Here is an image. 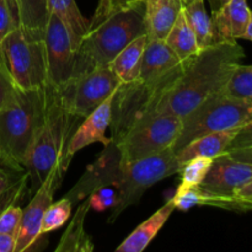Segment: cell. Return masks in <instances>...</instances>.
<instances>
[{
  "label": "cell",
  "instance_id": "12",
  "mask_svg": "<svg viewBox=\"0 0 252 252\" xmlns=\"http://www.w3.org/2000/svg\"><path fill=\"white\" fill-rule=\"evenodd\" d=\"M43 39L48 66V83L56 86L66 85L73 78L75 51L68 30L56 15H49Z\"/></svg>",
  "mask_w": 252,
  "mask_h": 252
},
{
  "label": "cell",
  "instance_id": "11",
  "mask_svg": "<svg viewBox=\"0 0 252 252\" xmlns=\"http://www.w3.org/2000/svg\"><path fill=\"white\" fill-rule=\"evenodd\" d=\"M122 81L110 65L97 66L68 84L69 101L74 112L85 118L121 86Z\"/></svg>",
  "mask_w": 252,
  "mask_h": 252
},
{
  "label": "cell",
  "instance_id": "30",
  "mask_svg": "<svg viewBox=\"0 0 252 252\" xmlns=\"http://www.w3.org/2000/svg\"><path fill=\"white\" fill-rule=\"evenodd\" d=\"M90 199V208L97 212H103L106 209H112L120 202V194L118 191L111 185H105L94 189L89 194Z\"/></svg>",
  "mask_w": 252,
  "mask_h": 252
},
{
  "label": "cell",
  "instance_id": "33",
  "mask_svg": "<svg viewBox=\"0 0 252 252\" xmlns=\"http://www.w3.org/2000/svg\"><path fill=\"white\" fill-rule=\"evenodd\" d=\"M17 26H19V19H17L15 1L0 0V43Z\"/></svg>",
  "mask_w": 252,
  "mask_h": 252
},
{
  "label": "cell",
  "instance_id": "25",
  "mask_svg": "<svg viewBox=\"0 0 252 252\" xmlns=\"http://www.w3.org/2000/svg\"><path fill=\"white\" fill-rule=\"evenodd\" d=\"M185 17L196 36L199 49H204L213 43V26L211 16L207 14L204 0H198L192 4L184 5Z\"/></svg>",
  "mask_w": 252,
  "mask_h": 252
},
{
  "label": "cell",
  "instance_id": "41",
  "mask_svg": "<svg viewBox=\"0 0 252 252\" xmlns=\"http://www.w3.org/2000/svg\"><path fill=\"white\" fill-rule=\"evenodd\" d=\"M209 4H211L212 11H216V10L220 9L223 5H225L229 0H208Z\"/></svg>",
  "mask_w": 252,
  "mask_h": 252
},
{
  "label": "cell",
  "instance_id": "26",
  "mask_svg": "<svg viewBox=\"0 0 252 252\" xmlns=\"http://www.w3.org/2000/svg\"><path fill=\"white\" fill-rule=\"evenodd\" d=\"M71 207H73V202L66 196L62 198L61 201L57 202V203L52 202L51 206L44 212L43 219H42V235L51 233V231L59 229L62 225H64L69 219V217H70Z\"/></svg>",
  "mask_w": 252,
  "mask_h": 252
},
{
  "label": "cell",
  "instance_id": "18",
  "mask_svg": "<svg viewBox=\"0 0 252 252\" xmlns=\"http://www.w3.org/2000/svg\"><path fill=\"white\" fill-rule=\"evenodd\" d=\"M182 63L165 39H148L140 65L139 80H150Z\"/></svg>",
  "mask_w": 252,
  "mask_h": 252
},
{
  "label": "cell",
  "instance_id": "35",
  "mask_svg": "<svg viewBox=\"0 0 252 252\" xmlns=\"http://www.w3.org/2000/svg\"><path fill=\"white\" fill-rule=\"evenodd\" d=\"M17 90H19V88L15 85L12 79L10 78L6 69L4 68L2 64H0V111L12 102V100L16 96Z\"/></svg>",
  "mask_w": 252,
  "mask_h": 252
},
{
  "label": "cell",
  "instance_id": "13",
  "mask_svg": "<svg viewBox=\"0 0 252 252\" xmlns=\"http://www.w3.org/2000/svg\"><path fill=\"white\" fill-rule=\"evenodd\" d=\"M63 176L57 171H52L46 181L38 187L33 197L22 209L21 221L16 234V246L15 252H25L32 248L42 236L41 226L44 212L53 202V194L61 185Z\"/></svg>",
  "mask_w": 252,
  "mask_h": 252
},
{
  "label": "cell",
  "instance_id": "2",
  "mask_svg": "<svg viewBox=\"0 0 252 252\" xmlns=\"http://www.w3.org/2000/svg\"><path fill=\"white\" fill-rule=\"evenodd\" d=\"M83 120L71 108L68 84L44 85L43 110L25 162L33 193L52 171L64 177L73 159L69 155V144Z\"/></svg>",
  "mask_w": 252,
  "mask_h": 252
},
{
  "label": "cell",
  "instance_id": "6",
  "mask_svg": "<svg viewBox=\"0 0 252 252\" xmlns=\"http://www.w3.org/2000/svg\"><path fill=\"white\" fill-rule=\"evenodd\" d=\"M43 103L44 86L34 90L19 89L12 102L0 111V164L14 171H25Z\"/></svg>",
  "mask_w": 252,
  "mask_h": 252
},
{
  "label": "cell",
  "instance_id": "27",
  "mask_svg": "<svg viewBox=\"0 0 252 252\" xmlns=\"http://www.w3.org/2000/svg\"><path fill=\"white\" fill-rule=\"evenodd\" d=\"M223 91L233 97L252 100V65L239 64Z\"/></svg>",
  "mask_w": 252,
  "mask_h": 252
},
{
  "label": "cell",
  "instance_id": "22",
  "mask_svg": "<svg viewBox=\"0 0 252 252\" xmlns=\"http://www.w3.org/2000/svg\"><path fill=\"white\" fill-rule=\"evenodd\" d=\"M90 209V199L86 197V201L79 204L74 218L71 219L70 224L66 228L65 233L61 239V243L57 246L56 251H84L89 252L94 250V245L90 238L85 233L84 229V221L85 217Z\"/></svg>",
  "mask_w": 252,
  "mask_h": 252
},
{
  "label": "cell",
  "instance_id": "14",
  "mask_svg": "<svg viewBox=\"0 0 252 252\" xmlns=\"http://www.w3.org/2000/svg\"><path fill=\"white\" fill-rule=\"evenodd\" d=\"M117 91V90H116ZM116 91L106 98L97 108L93 111L89 116H86L79 127L76 128L75 133L71 137L70 144H69V155L71 158L88 145L94 143H102L103 145H108L111 143V138L106 137V129L111 125V117H112V102L116 95Z\"/></svg>",
  "mask_w": 252,
  "mask_h": 252
},
{
  "label": "cell",
  "instance_id": "3",
  "mask_svg": "<svg viewBox=\"0 0 252 252\" xmlns=\"http://www.w3.org/2000/svg\"><path fill=\"white\" fill-rule=\"evenodd\" d=\"M244 57L245 52L238 42H221L201 49L187 61L170 91L164 113L182 118L207 97L223 91Z\"/></svg>",
  "mask_w": 252,
  "mask_h": 252
},
{
  "label": "cell",
  "instance_id": "7",
  "mask_svg": "<svg viewBox=\"0 0 252 252\" xmlns=\"http://www.w3.org/2000/svg\"><path fill=\"white\" fill-rule=\"evenodd\" d=\"M252 121V100L213 94L181 118V132L172 145L176 154L191 140L213 132L235 129Z\"/></svg>",
  "mask_w": 252,
  "mask_h": 252
},
{
  "label": "cell",
  "instance_id": "36",
  "mask_svg": "<svg viewBox=\"0 0 252 252\" xmlns=\"http://www.w3.org/2000/svg\"><path fill=\"white\" fill-rule=\"evenodd\" d=\"M252 147V121L246 123L245 126L240 127L239 132L236 133L235 138L231 142L228 150L236 149V148H248Z\"/></svg>",
  "mask_w": 252,
  "mask_h": 252
},
{
  "label": "cell",
  "instance_id": "28",
  "mask_svg": "<svg viewBox=\"0 0 252 252\" xmlns=\"http://www.w3.org/2000/svg\"><path fill=\"white\" fill-rule=\"evenodd\" d=\"M145 4V0H100L93 19L89 22L88 31L105 21L112 15L121 11L135 9Z\"/></svg>",
  "mask_w": 252,
  "mask_h": 252
},
{
  "label": "cell",
  "instance_id": "10",
  "mask_svg": "<svg viewBox=\"0 0 252 252\" xmlns=\"http://www.w3.org/2000/svg\"><path fill=\"white\" fill-rule=\"evenodd\" d=\"M252 177V164L231 158L228 153L214 158L204 179L199 184L203 197L202 206L218 207L231 198Z\"/></svg>",
  "mask_w": 252,
  "mask_h": 252
},
{
  "label": "cell",
  "instance_id": "24",
  "mask_svg": "<svg viewBox=\"0 0 252 252\" xmlns=\"http://www.w3.org/2000/svg\"><path fill=\"white\" fill-rule=\"evenodd\" d=\"M165 42L182 62L187 61L201 51L197 43L196 36L185 17L184 10H181L176 21L172 25L171 30L165 38Z\"/></svg>",
  "mask_w": 252,
  "mask_h": 252
},
{
  "label": "cell",
  "instance_id": "20",
  "mask_svg": "<svg viewBox=\"0 0 252 252\" xmlns=\"http://www.w3.org/2000/svg\"><path fill=\"white\" fill-rule=\"evenodd\" d=\"M148 43L147 34L137 37L128 43L108 64L113 73L120 78L122 84L139 79L143 54Z\"/></svg>",
  "mask_w": 252,
  "mask_h": 252
},
{
  "label": "cell",
  "instance_id": "15",
  "mask_svg": "<svg viewBox=\"0 0 252 252\" xmlns=\"http://www.w3.org/2000/svg\"><path fill=\"white\" fill-rule=\"evenodd\" d=\"M250 15L248 0H229L220 9L212 11L213 43L238 42L243 38Z\"/></svg>",
  "mask_w": 252,
  "mask_h": 252
},
{
  "label": "cell",
  "instance_id": "31",
  "mask_svg": "<svg viewBox=\"0 0 252 252\" xmlns=\"http://www.w3.org/2000/svg\"><path fill=\"white\" fill-rule=\"evenodd\" d=\"M175 209L186 212L196 206H202L203 197L198 186H186L180 184L175 196L171 198Z\"/></svg>",
  "mask_w": 252,
  "mask_h": 252
},
{
  "label": "cell",
  "instance_id": "17",
  "mask_svg": "<svg viewBox=\"0 0 252 252\" xmlns=\"http://www.w3.org/2000/svg\"><path fill=\"white\" fill-rule=\"evenodd\" d=\"M239 129L240 128L208 133V134L201 135V137L191 140L189 144L185 145L175 154L177 161L182 165L184 162L194 159V158L203 157L214 159V158L224 154L230 147Z\"/></svg>",
  "mask_w": 252,
  "mask_h": 252
},
{
  "label": "cell",
  "instance_id": "1",
  "mask_svg": "<svg viewBox=\"0 0 252 252\" xmlns=\"http://www.w3.org/2000/svg\"><path fill=\"white\" fill-rule=\"evenodd\" d=\"M181 164L177 161L172 147L138 161L121 162L115 147L110 143L66 197L74 203L85 199L97 187L111 185L120 194V202L112 208L108 218L112 223L126 208L137 204L148 189L166 177L179 174Z\"/></svg>",
  "mask_w": 252,
  "mask_h": 252
},
{
  "label": "cell",
  "instance_id": "43",
  "mask_svg": "<svg viewBox=\"0 0 252 252\" xmlns=\"http://www.w3.org/2000/svg\"><path fill=\"white\" fill-rule=\"evenodd\" d=\"M0 64H1V58H0Z\"/></svg>",
  "mask_w": 252,
  "mask_h": 252
},
{
  "label": "cell",
  "instance_id": "34",
  "mask_svg": "<svg viewBox=\"0 0 252 252\" xmlns=\"http://www.w3.org/2000/svg\"><path fill=\"white\" fill-rule=\"evenodd\" d=\"M22 209L15 204H9L0 211V233L16 236L21 221Z\"/></svg>",
  "mask_w": 252,
  "mask_h": 252
},
{
  "label": "cell",
  "instance_id": "9",
  "mask_svg": "<svg viewBox=\"0 0 252 252\" xmlns=\"http://www.w3.org/2000/svg\"><path fill=\"white\" fill-rule=\"evenodd\" d=\"M181 118L171 113H161L139 123L115 147L121 162H133L153 157L169 149L181 132Z\"/></svg>",
  "mask_w": 252,
  "mask_h": 252
},
{
  "label": "cell",
  "instance_id": "21",
  "mask_svg": "<svg viewBox=\"0 0 252 252\" xmlns=\"http://www.w3.org/2000/svg\"><path fill=\"white\" fill-rule=\"evenodd\" d=\"M48 10L49 15H56L66 27L73 48L76 52L88 32L89 22L81 15L75 0H48Z\"/></svg>",
  "mask_w": 252,
  "mask_h": 252
},
{
  "label": "cell",
  "instance_id": "8",
  "mask_svg": "<svg viewBox=\"0 0 252 252\" xmlns=\"http://www.w3.org/2000/svg\"><path fill=\"white\" fill-rule=\"evenodd\" d=\"M1 64L20 90L41 89L48 83L46 46L38 37L17 26L0 43Z\"/></svg>",
  "mask_w": 252,
  "mask_h": 252
},
{
  "label": "cell",
  "instance_id": "39",
  "mask_svg": "<svg viewBox=\"0 0 252 252\" xmlns=\"http://www.w3.org/2000/svg\"><path fill=\"white\" fill-rule=\"evenodd\" d=\"M16 236L0 233V252H15Z\"/></svg>",
  "mask_w": 252,
  "mask_h": 252
},
{
  "label": "cell",
  "instance_id": "4",
  "mask_svg": "<svg viewBox=\"0 0 252 252\" xmlns=\"http://www.w3.org/2000/svg\"><path fill=\"white\" fill-rule=\"evenodd\" d=\"M187 61L158 78L121 84L112 102L110 128L113 145L137 125L164 113L170 91L181 76Z\"/></svg>",
  "mask_w": 252,
  "mask_h": 252
},
{
  "label": "cell",
  "instance_id": "42",
  "mask_svg": "<svg viewBox=\"0 0 252 252\" xmlns=\"http://www.w3.org/2000/svg\"><path fill=\"white\" fill-rule=\"evenodd\" d=\"M181 1L184 5H189V4H192V2H194V1H198V0H181Z\"/></svg>",
  "mask_w": 252,
  "mask_h": 252
},
{
  "label": "cell",
  "instance_id": "23",
  "mask_svg": "<svg viewBox=\"0 0 252 252\" xmlns=\"http://www.w3.org/2000/svg\"><path fill=\"white\" fill-rule=\"evenodd\" d=\"M19 26L38 37H44L49 17L48 0H14Z\"/></svg>",
  "mask_w": 252,
  "mask_h": 252
},
{
  "label": "cell",
  "instance_id": "29",
  "mask_svg": "<svg viewBox=\"0 0 252 252\" xmlns=\"http://www.w3.org/2000/svg\"><path fill=\"white\" fill-rule=\"evenodd\" d=\"M213 159L198 157L189 160L181 165L179 174L181 176V185L186 186H199L202 180L211 167Z\"/></svg>",
  "mask_w": 252,
  "mask_h": 252
},
{
  "label": "cell",
  "instance_id": "16",
  "mask_svg": "<svg viewBox=\"0 0 252 252\" xmlns=\"http://www.w3.org/2000/svg\"><path fill=\"white\" fill-rule=\"evenodd\" d=\"M181 0H145L144 25L148 39H165L181 12Z\"/></svg>",
  "mask_w": 252,
  "mask_h": 252
},
{
  "label": "cell",
  "instance_id": "5",
  "mask_svg": "<svg viewBox=\"0 0 252 252\" xmlns=\"http://www.w3.org/2000/svg\"><path fill=\"white\" fill-rule=\"evenodd\" d=\"M142 34H145L144 5L117 12L89 30L75 52L71 80L97 66L108 65L128 43Z\"/></svg>",
  "mask_w": 252,
  "mask_h": 252
},
{
  "label": "cell",
  "instance_id": "37",
  "mask_svg": "<svg viewBox=\"0 0 252 252\" xmlns=\"http://www.w3.org/2000/svg\"><path fill=\"white\" fill-rule=\"evenodd\" d=\"M10 170L11 169L0 164V202L9 192H11L16 187L17 181L9 172Z\"/></svg>",
  "mask_w": 252,
  "mask_h": 252
},
{
  "label": "cell",
  "instance_id": "32",
  "mask_svg": "<svg viewBox=\"0 0 252 252\" xmlns=\"http://www.w3.org/2000/svg\"><path fill=\"white\" fill-rule=\"evenodd\" d=\"M219 208L234 209V211H249L252 209V177L245 185L236 189L234 196L219 204Z\"/></svg>",
  "mask_w": 252,
  "mask_h": 252
},
{
  "label": "cell",
  "instance_id": "38",
  "mask_svg": "<svg viewBox=\"0 0 252 252\" xmlns=\"http://www.w3.org/2000/svg\"><path fill=\"white\" fill-rule=\"evenodd\" d=\"M225 153H228V154L230 155L231 158H234V159L252 164V147L236 148V149L226 150Z\"/></svg>",
  "mask_w": 252,
  "mask_h": 252
},
{
  "label": "cell",
  "instance_id": "19",
  "mask_svg": "<svg viewBox=\"0 0 252 252\" xmlns=\"http://www.w3.org/2000/svg\"><path fill=\"white\" fill-rule=\"evenodd\" d=\"M175 211V206L172 201H167L160 209H158L152 217L143 221L139 226L133 230L128 238L117 246L116 251L117 252H140L144 250L153 239L157 236V234L161 230L162 226L170 218L172 212Z\"/></svg>",
  "mask_w": 252,
  "mask_h": 252
},
{
  "label": "cell",
  "instance_id": "40",
  "mask_svg": "<svg viewBox=\"0 0 252 252\" xmlns=\"http://www.w3.org/2000/svg\"><path fill=\"white\" fill-rule=\"evenodd\" d=\"M243 38L248 39V41H252V11H251L250 20H249V24H248V26H246L245 33H244Z\"/></svg>",
  "mask_w": 252,
  "mask_h": 252
}]
</instances>
